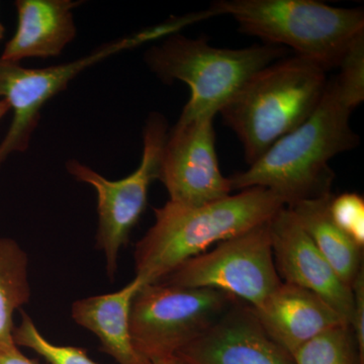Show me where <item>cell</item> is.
I'll use <instances>...</instances> for the list:
<instances>
[{"label": "cell", "instance_id": "cell-1", "mask_svg": "<svg viewBox=\"0 0 364 364\" xmlns=\"http://www.w3.org/2000/svg\"><path fill=\"white\" fill-rule=\"evenodd\" d=\"M352 111L335 76L328 79L322 100L310 117L273 144L246 171L230 177L232 189L267 188L287 207L330 195L334 179L330 160L359 144L349 124Z\"/></svg>", "mask_w": 364, "mask_h": 364}, {"label": "cell", "instance_id": "cell-2", "mask_svg": "<svg viewBox=\"0 0 364 364\" xmlns=\"http://www.w3.org/2000/svg\"><path fill=\"white\" fill-rule=\"evenodd\" d=\"M284 207L279 195L263 188L243 189L198 207L168 200L154 208V225L136 243V277L144 284H156L214 244L269 222Z\"/></svg>", "mask_w": 364, "mask_h": 364}, {"label": "cell", "instance_id": "cell-3", "mask_svg": "<svg viewBox=\"0 0 364 364\" xmlns=\"http://www.w3.org/2000/svg\"><path fill=\"white\" fill-rule=\"evenodd\" d=\"M328 79L325 69L296 55L256 72L223 105L219 114L240 140L249 166L305 123Z\"/></svg>", "mask_w": 364, "mask_h": 364}, {"label": "cell", "instance_id": "cell-4", "mask_svg": "<svg viewBox=\"0 0 364 364\" xmlns=\"http://www.w3.org/2000/svg\"><path fill=\"white\" fill-rule=\"evenodd\" d=\"M210 11L231 16L240 32L291 48L327 72L338 66L352 41L364 33L363 9L315 0H220Z\"/></svg>", "mask_w": 364, "mask_h": 364}, {"label": "cell", "instance_id": "cell-5", "mask_svg": "<svg viewBox=\"0 0 364 364\" xmlns=\"http://www.w3.org/2000/svg\"><path fill=\"white\" fill-rule=\"evenodd\" d=\"M286 49L273 45L251 46L244 49H222L205 38L174 33L152 46L145 62L163 82L182 81L191 88V97L181 119L219 114L235 92L256 72L284 58Z\"/></svg>", "mask_w": 364, "mask_h": 364}, {"label": "cell", "instance_id": "cell-6", "mask_svg": "<svg viewBox=\"0 0 364 364\" xmlns=\"http://www.w3.org/2000/svg\"><path fill=\"white\" fill-rule=\"evenodd\" d=\"M193 21L191 16L172 18L161 25L100 46L74 61L46 68H25L21 64L9 63L0 59V100H6L14 112L9 131L0 142V167L11 155L28 149L43 107L55 95L65 90L81 72L119 53L178 33L182 26Z\"/></svg>", "mask_w": 364, "mask_h": 364}, {"label": "cell", "instance_id": "cell-7", "mask_svg": "<svg viewBox=\"0 0 364 364\" xmlns=\"http://www.w3.org/2000/svg\"><path fill=\"white\" fill-rule=\"evenodd\" d=\"M237 299L218 289L144 284L131 306L134 346L152 363L176 356L212 327Z\"/></svg>", "mask_w": 364, "mask_h": 364}, {"label": "cell", "instance_id": "cell-8", "mask_svg": "<svg viewBox=\"0 0 364 364\" xmlns=\"http://www.w3.org/2000/svg\"><path fill=\"white\" fill-rule=\"evenodd\" d=\"M169 128L166 117L152 112L143 131V154L138 168L119 181H109L77 159L66 162V169L79 182L92 186L97 198V247L102 251L109 279L116 277L119 250L147 207L148 193L158 179L163 148Z\"/></svg>", "mask_w": 364, "mask_h": 364}, {"label": "cell", "instance_id": "cell-9", "mask_svg": "<svg viewBox=\"0 0 364 364\" xmlns=\"http://www.w3.org/2000/svg\"><path fill=\"white\" fill-rule=\"evenodd\" d=\"M269 222L220 242L213 250L186 261L158 282L218 289L257 308L282 282L273 258Z\"/></svg>", "mask_w": 364, "mask_h": 364}, {"label": "cell", "instance_id": "cell-10", "mask_svg": "<svg viewBox=\"0 0 364 364\" xmlns=\"http://www.w3.org/2000/svg\"><path fill=\"white\" fill-rule=\"evenodd\" d=\"M215 114L178 119L163 148L158 179L170 202L198 207L231 195V181L223 176L215 151Z\"/></svg>", "mask_w": 364, "mask_h": 364}, {"label": "cell", "instance_id": "cell-11", "mask_svg": "<svg viewBox=\"0 0 364 364\" xmlns=\"http://www.w3.org/2000/svg\"><path fill=\"white\" fill-rule=\"evenodd\" d=\"M273 258L280 280L317 294L343 318L353 322V289L340 279L332 265L284 207L270 220Z\"/></svg>", "mask_w": 364, "mask_h": 364}, {"label": "cell", "instance_id": "cell-12", "mask_svg": "<svg viewBox=\"0 0 364 364\" xmlns=\"http://www.w3.org/2000/svg\"><path fill=\"white\" fill-rule=\"evenodd\" d=\"M186 364H296L240 299L207 331L177 352Z\"/></svg>", "mask_w": 364, "mask_h": 364}, {"label": "cell", "instance_id": "cell-13", "mask_svg": "<svg viewBox=\"0 0 364 364\" xmlns=\"http://www.w3.org/2000/svg\"><path fill=\"white\" fill-rule=\"evenodd\" d=\"M253 310L265 331L291 355L323 333L346 325L324 299L286 282Z\"/></svg>", "mask_w": 364, "mask_h": 364}, {"label": "cell", "instance_id": "cell-14", "mask_svg": "<svg viewBox=\"0 0 364 364\" xmlns=\"http://www.w3.org/2000/svg\"><path fill=\"white\" fill-rule=\"evenodd\" d=\"M82 1L16 0L18 26L0 59L20 64L23 59L58 57L77 35L73 11Z\"/></svg>", "mask_w": 364, "mask_h": 364}, {"label": "cell", "instance_id": "cell-15", "mask_svg": "<svg viewBox=\"0 0 364 364\" xmlns=\"http://www.w3.org/2000/svg\"><path fill=\"white\" fill-rule=\"evenodd\" d=\"M142 286V280L135 277L114 293L80 299L72 305L74 322L92 332L102 351L117 364H153L136 352L131 335L132 301Z\"/></svg>", "mask_w": 364, "mask_h": 364}, {"label": "cell", "instance_id": "cell-16", "mask_svg": "<svg viewBox=\"0 0 364 364\" xmlns=\"http://www.w3.org/2000/svg\"><path fill=\"white\" fill-rule=\"evenodd\" d=\"M332 193L289 205L299 224L347 286L363 270V248L336 226L329 212Z\"/></svg>", "mask_w": 364, "mask_h": 364}, {"label": "cell", "instance_id": "cell-17", "mask_svg": "<svg viewBox=\"0 0 364 364\" xmlns=\"http://www.w3.org/2000/svg\"><path fill=\"white\" fill-rule=\"evenodd\" d=\"M31 299L28 256L20 244L0 237V353L14 348V315Z\"/></svg>", "mask_w": 364, "mask_h": 364}, {"label": "cell", "instance_id": "cell-18", "mask_svg": "<svg viewBox=\"0 0 364 364\" xmlns=\"http://www.w3.org/2000/svg\"><path fill=\"white\" fill-rule=\"evenodd\" d=\"M296 364H364L350 326L323 333L294 353Z\"/></svg>", "mask_w": 364, "mask_h": 364}, {"label": "cell", "instance_id": "cell-19", "mask_svg": "<svg viewBox=\"0 0 364 364\" xmlns=\"http://www.w3.org/2000/svg\"><path fill=\"white\" fill-rule=\"evenodd\" d=\"M14 341L18 347H26L35 351L50 364H97L85 349L50 342L25 312H21V324L14 327Z\"/></svg>", "mask_w": 364, "mask_h": 364}, {"label": "cell", "instance_id": "cell-20", "mask_svg": "<svg viewBox=\"0 0 364 364\" xmlns=\"http://www.w3.org/2000/svg\"><path fill=\"white\" fill-rule=\"evenodd\" d=\"M335 76L344 100L352 109L364 100V33L358 36L347 48Z\"/></svg>", "mask_w": 364, "mask_h": 364}, {"label": "cell", "instance_id": "cell-21", "mask_svg": "<svg viewBox=\"0 0 364 364\" xmlns=\"http://www.w3.org/2000/svg\"><path fill=\"white\" fill-rule=\"evenodd\" d=\"M329 212L333 222L361 248L364 247V200L355 193L332 196Z\"/></svg>", "mask_w": 364, "mask_h": 364}, {"label": "cell", "instance_id": "cell-22", "mask_svg": "<svg viewBox=\"0 0 364 364\" xmlns=\"http://www.w3.org/2000/svg\"><path fill=\"white\" fill-rule=\"evenodd\" d=\"M354 316L352 330L354 332L359 352L364 358V269L354 282Z\"/></svg>", "mask_w": 364, "mask_h": 364}, {"label": "cell", "instance_id": "cell-23", "mask_svg": "<svg viewBox=\"0 0 364 364\" xmlns=\"http://www.w3.org/2000/svg\"><path fill=\"white\" fill-rule=\"evenodd\" d=\"M0 364H38L21 353L18 346L0 353Z\"/></svg>", "mask_w": 364, "mask_h": 364}, {"label": "cell", "instance_id": "cell-24", "mask_svg": "<svg viewBox=\"0 0 364 364\" xmlns=\"http://www.w3.org/2000/svg\"><path fill=\"white\" fill-rule=\"evenodd\" d=\"M11 111V105L6 100H0V121Z\"/></svg>", "mask_w": 364, "mask_h": 364}, {"label": "cell", "instance_id": "cell-25", "mask_svg": "<svg viewBox=\"0 0 364 364\" xmlns=\"http://www.w3.org/2000/svg\"><path fill=\"white\" fill-rule=\"evenodd\" d=\"M153 364H186L179 359L176 358V356H172V358L163 359V360L155 361Z\"/></svg>", "mask_w": 364, "mask_h": 364}, {"label": "cell", "instance_id": "cell-26", "mask_svg": "<svg viewBox=\"0 0 364 364\" xmlns=\"http://www.w3.org/2000/svg\"><path fill=\"white\" fill-rule=\"evenodd\" d=\"M4 33H6V28H4V26L0 23V41L4 39Z\"/></svg>", "mask_w": 364, "mask_h": 364}]
</instances>
